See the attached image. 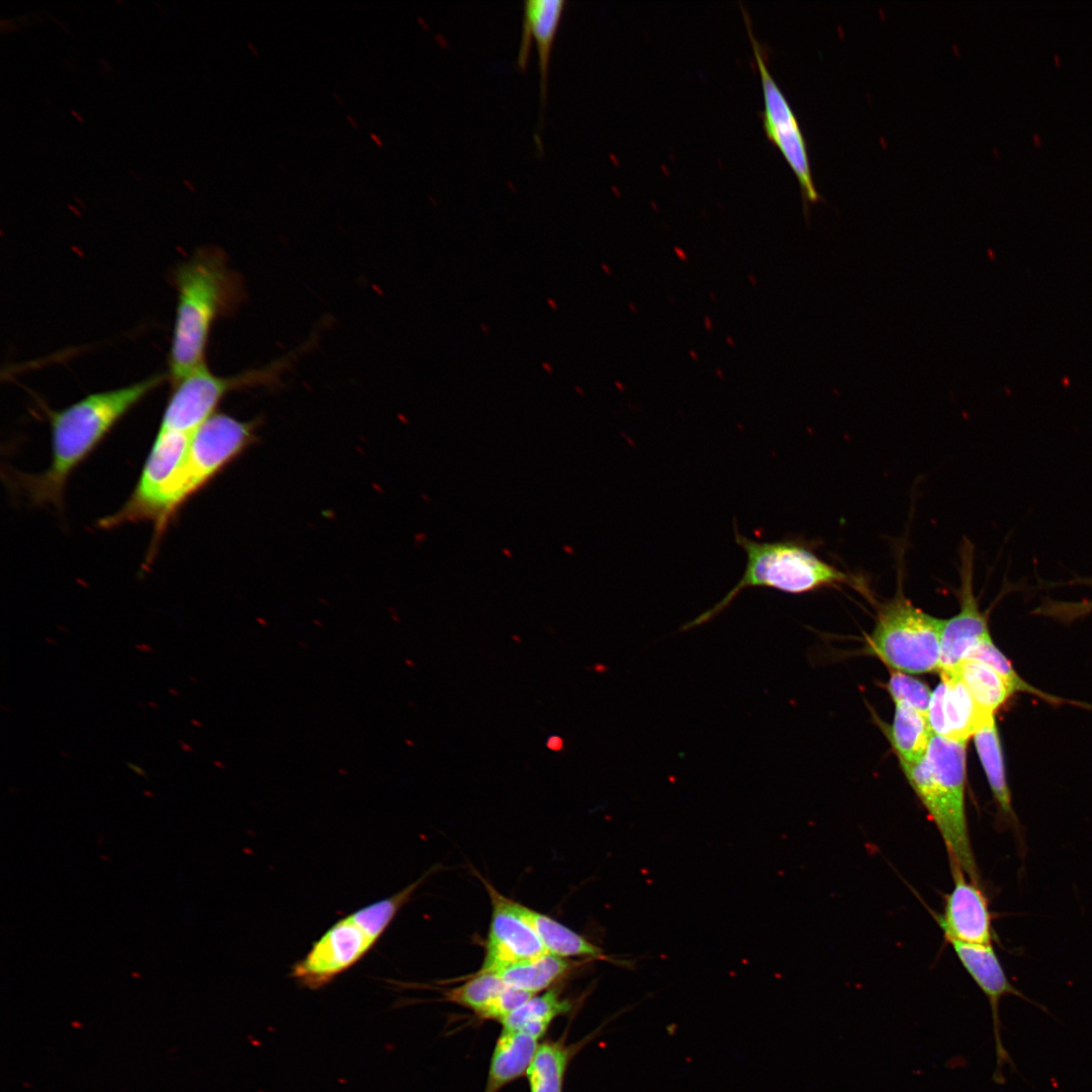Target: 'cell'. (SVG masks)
<instances>
[{"mask_svg": "<svg viewBox=\"0 0 1092 1092\" xmlns=\"http://www.w3.org/2000/svg\"><path fill=\"white\" fill-rule=\"evenodd\" d=\"M256 424L215 413L192 435L170 496L172 518L193 494L241 454L255 438Z\"/></svg>", "mask_w": 1092, "mask_h": 1092, "instance_id": "obj_8", "label": "cell"}, {"mask_svg": "<svg viewBox=\"0 0 1092 1092\" xmlns=\"http://www.w3.org/2000/svg\"><path fill=\"white\" fill-rule=\"evenodd\" d=\"M507 986L496 975L478 971L460 986L449 989L445 997L482 1019L499 1021L498 1004Z\"/></svg>", "mask_w": 1092, "mask_h": 1092, "instance_id": "obj_23", "label": "cell"}, {"mask_svg": "<svg viewBox=\"0 0 1092 1092\" xmlns=\"http://www.w3.org/2000/svg\"><path fill=\"white\" fill-rule=\"evenodd\" d=\"M953 886L935 916L944 938L972 944H992L994 932L988 899L979 884L959 867H950Z\"/></svg>", "mask_w": 1092, "mask_h": 1092, "instance_id": "obj_13", "label": "cell"}, {"mask_svg": "<svg viewBox=\"0 0 1092 1092\" xmlns=\"http://www.w3.org/2000/svg\"><path fill=\"white\" fill-rule=\"evenodd\" d=\"M541 367H542V368H543V369L545 370V372H547L548 374H552V373H553V367H552V365H551V364H550L549 362H547V361H543V362L541 363Z\"/></svg>", "mask_w": 1092, "mask_h": 1092, "instance_id": "obj_28", "label": "cell"}, {"mask_svg": "<svg viewBox=\"0 0 1092 1092\" xmlns=\"http://www.w3.org/2000/svg\"><path fill=\"white\" fill-rule=\"evenodd\" d=\"M347 119L353 127L359 128L357 121L351 115L348 114Z\"/></svg>", "mask_w": 1092, "mask_h": 1092, "instance_id": "obj_33", "label": "cell"}, {"mask_svg": "<svg viewBox=\"0 0 1092 1092\" xmlns=\"http://www.w3.org/2000/svg\"><path fill=\"white\" fill-rule=\"evenodd\" d=\"M965 659L978 660V661H981V662H984V663L990 665L997 672H999L1003 677L1006 678V680L1010 684V686L1013 688V690L1015 692L1030 693V694H1033L1035 696H1039V697H1041L1043 699L1053 700V699H1051V697L1045 696L1040 691H1038L1035 688L1029 686L1025 680H1023L1018 675L1016 670L1013 668L1011 662L993 644L991 636L984 639V640H982L975 647H973L968 652Z\"/></svg>", "mask_w": 1092, "mask_h": 1092, "instance_id": "obj_25", "label": "cell"}, {"mask_svg": "<svg viewBox=\"0 0 1092 1092\" xmlns=\"http://www.w3.org/2000/svg\"><path fill=\"white\" fill-rule=\"evenodd\" d=\"M177 306L169 352L171 383L205 364L213 323L230 313L243 296L239 275L217 248L197 250L174 270Z\"/></svg>", "mask_w": 1092, "mask_h": 1092, "instance_id": "obj_2", "label": "cell"}, {"mask_svg": "<svg viewBox=\"0 0 1092 1092\" xmlns=\"http://www.w3.org/2000/svg\"><path fill=\"white\" fill-rule=\"evenodd\" d=\"M546 301H547V304L549 305V307L552 310H557L558 309V305H557V303L555 302V300L553 298L548 297Z\"/></svg>", "mask_w": 1092, "mask_h": 1092, "instance_id": "obj_29", "label": "cell"}, {"mask_svg": "<svg viewBox=\"0 0 1092 1092\" xmlns=\"http://www.w3.org/2000/svg\"><path fill=\"white\" fill-rule=\"evenodd\" d=\"M169 379L152 375L127 386L91 393L59 411L46 408L51 428V462L40 473H16L14 484L34 505L62 508L73 471L136 404Z\"/></svg>", "mask_w": 1092, "mask_h": 1092, "instance_id": "obj_1", "label": "cell"}, {"mask_svg": "<svg viewBox=\"0 0 1092 1092\" xmlns=\"http://www.w3.org/2000/svg\"><path fill=\"white\" fill-rule=\"evenodd\" d=\"M931 735L926 716L909 706L895 704L889 739L900 765L913 764L922 759L927 752Z\"/></svg>", "mask_w": 1092, "mask_h": 1092, "instance_id": "obj_20", "label": "cell"}, {"mask_svg": "<svg viewBox=\"0 0 1092 1092\" xmlns=\"http://www.w3.org/2000/svg\"><path fill=\"white\" fill-rule=\"evenodd\" d=\"M948 943L966 972L988 1000L993 1023L996 1060L992 1080L995 1084L1002 1085L1005 1083V1065L1011 1066L1012 1069H1015V1066L1002 1040L1001 1030L1003 1027L999 1014L1001 1000L1006 996H1015L1035 1004L1042 1010L1045 1009L1013 986L992 944H972L954 940H950Z\"/></svg>", "mask_w": 1092, "mask_h": 1092, "instance_id": "obj_10", "label": "cell"}, {"mask_svg": "<svg viewBox=\"0 0 1092 1092\" xmlns=\"http://www.w3.org/2000/svg\"><path fill=\"white\" fill-rule=\"evenodd\" d=\"M516 909L533 928L548 953L559 958L610 960L603 949L557 920L516 902Z\"/></svg>", "mask_w": 1092, "mask_h": 1092, "instance_id": "obj_16", "label": "cell"}, {"mask_svg": "<svg viewBox=\"0 0 1092 1092\" xmlns=\"http://www.w3.org/2000/svg\"><path fill=\"white\" fill-rule=\"evenodd\" d=\"M736 543L746 554V565L739 581L717 604L680 631L708 623L727 609L738 595L749 587H767L787 594L802 595L842 584L862 588L858 577L844 572L819 557L810 543L801 538L757 541L742 535L734 525Z\"/></svg>", "mask_w": 1092, "mask_h": 1092, "instance_id": "obj_4", "label": "cell"}, {"mask_svg": "<svg viewBox=\"0 0 1092 1092\" xmlns=\"http://www.w3.org/2000/svg\"><path fill=\"white\" fill-rule=\"evenodd\" d=\"M127 765H128L129 767H131V769H132V770H134L135 772L140 774L141 776H144L145 778L147 777V774H145V771H144L143 769H141V767H139V766H135V765H133V764H131V763H127Z\"/></svg>", "mask_w": 1092, "mask_h": 1092, "instance_id": "obj_30", "label": "cell"}, {"mask_svg": "<svg viewBox=\"0 0 1092 1092\" xmlns=\"http://www.w3.org/2000/svg\"><path fill=\"white\" fill-rule=\"evenodd\" d=\"M1091 607H1092V602H1091V603H1088V604H1086V607H1085V608H1091Z\"/></svg>", "mask_w": 1092, "mask_h": 1092, "instance_id": "obj_34", "label": "cell"}, {"mask_svg": "<svg viewBox=\"0 0 1092 1092\" xmlns=\"http://www.w3.org/2000/svg\"><path fill=\"white\" fill-rule=\"evenodd\" d=\"M940 684L933 691L927 720L932 734L968 741L994 715L975 701L953 669L939 671Z\"/></svg>", "mask_w": 1092, "mask_h": 1092, "instance_id": "obj_14", "label": "cell"}, {"mask_svg": "<svg viewBox=\"0 0 1092 1092\" xmlns=\"http://www.w3.org/2000/svg\"><path fill=\"white\" fill-rule=\"evenodd\" d=\"M898 574L895 597L878 610L874 630L868 639L869 649L895 671H939L944 620L925 613L905 598L901 588V569Z\"/></svg>", "mask_w": 1092, "mask_h": 1092, "instance_id": "obj_6", "label": "cell"}, {"mask_svg": "<svg viewBox=\"0 0 1092 1092\" xmlns=\"http://www.w3.org/2000/svg\"><path fill=\"white\" fill-rule=\"evenodd\" d=\"M491 902V919L480 972L493 973L504 967L547 953L540 938L516 909V901L500 894L482 880Z\"/></svg>", "mask_w": 1092, "mask_h": 1092, "instance_id": "obj_11", "label": "cell"}, {"mask_svg": "<svg viewBox=\"0 0 1092 1092\" xmlns=\"http://www.w3.org/2000/svg\"><path fill=\"white\" fill-rule=\"evenodd\" d=\"M973 737L1001 819L1009 827L1018 829V820L1012 807L1011 794L1006 781L1003 752L995 718L985 724Z\"/></svg>", "mask_w": 1092, "mask_h": 1092, "instance_id": "obj_18", "label": "cell"}, {"mask_svg": "<svg viewBox=\"0 0 1092 1092\" xmlns=\"http://www.w3.org/2000/svg\"><path fill=\"white\" fill-rule=\"evenodd\" d=\"M570 1003L557 989H548L532 996L527 1002L500 1021L503 1029L527 1033L540 1039L552 1021L565 1014Z\"/></svg>", "mask_w": 1092, "mask_h": 1092, "instance_id": "obj_21", "label": "cell"}, {"mask_svg": "<svg viewBox=\"0 0 1092 1092\" xmlns=\"http://www.w3.org/2000/svg\"><path fill=\"white\" fill-rule=\"evenodd\" d=\"M564 0H528L524 17L518 65L527 66L532 37L535 39L540 72L541 99L545 101L552 48L565 9Z\"/></svg>", "mask_w": 1092, "mask_h": 1092, "instance_id": "obj_15", "label": "cell"}, {"mask_svg": "<svg viewBox=\"0 0 1092 1092\" xmlns=\"http://www.w3.org/2000/svg\"><path fill=\"white\" fill-rule=\"evenodd\" d=\"M742 10L761 78L764 104L762 125L766 136L779 148L797 177L808 217L809 204L818 202L821 196L813 181L807 144L791 104L768 70L766 54L752 33L748 15Z\"/></svg>", "mask_w": 1092, "mask_h": 1092, "instance_id": "obj_9", "label": "cell"}, {"mask_svg": "<svg viewBox=\"0 0 1092 1092\" xmlns=\"http://www.w3.org/2000/svg\"><path fill=\"white\" fill-rule=\"evenodd\" d=\"M966 745L932 734L925 756L901 767L942 838L949 867L980 885L966 814Z\"/></svg>", "mask_w": 1092, "mask_h": 1092, "instance_id": "obj_3", "label": "cell"}, {"mask_svg": "<svg viewBox=\"0 0 1092 1092\" xmlns=\"http://www.w3.org/2000/svg\"><path fill=\"white\" fill-rule=\"evenodd\" d=\"M575 966L576 964L547 952L504 967L492 974L509 986L539 994L565 978Z\"/></svg>", "mask_w": 1092, "mask_h": 1092, "instance_id": "obj_19", "label": "cell"}, {"mask_svg": "<svg viewBox=\"0 0 1092 1092\" xmlns=\"http://www.w3.org/2000/svg\"><path fill=\"white\" fill-rule=\"evenodd\" d=\"M370 138H371V140H372V141H374V142H375V144H376V145H377L378 147H382V146H383V144H382V141H381V139H380V138H379V136H378L377 134H375V133H370Z\"/></svg>", "mask_w": 1092, "mask_h": 1092, "instance_id": "obj_31", "label": "cell"}, {"mask_svg": "<svg viewBox=\"0 0 1092 1092\" xmlns=\"http://www.w3.org/2000/svg\"><path fill=\"white\" fill-rule=\"evenodd\" d=\"M961 585L958 589L961 609L944 620L940 637V670L951 669L968 652L990 637L987 617L980 611L974 595V546L965 538L960 549Z\"/></svg>", "mask_w": 1092, "mask_h": 1092, "instance_id": "obj_12", "label": "cell"}, {"mask_svg": "<svg viewBox=\"0 0 1092 1092\" xmlns=\"http://www.w3.org/2000/svg\"><path fill=\"white\" fill-rule=\"evenodd\" d=\"M480 330H481V332H482L483 334H485V335H488V334H489V332H490V328H489V326H488L487 324H485V323H481V324H480Z\"/></svg>", "mask_w": 1092, "mask_h": 1092, "instance_id": "obj_32", "label": "cell"}, {"mask_svg": "<svg viewBox=\"0 0 1092 1092\" xmlns=\"http://www.w3.org/2000/svg\"><path fill=\"white\" fill-rule=\"evenodd\" d=\"M887 688L895 704L909 706L927 717L932 693L926 684L892 670Z\"/></svg>", "mask_w": 1092, "mask_h": 1092, "instance_id": "obj_26", "label": "cell"}, {"mask_svg": "<svg viewBox=\"0 0 1092 1092\" xmlns=\"http://www.w3.org/2000/svg\"><path fill=\"white\" fill-rule=\"evenodd\" d=\"M965 684L977 704L993 714L1015 693L1010 684L990 665L964 659L951 668Z\"/></svg>", "mask_w": 1092, "mask_h": 1092, "instance_id": "obj_22", "label": "cell"}, {"mask_svg": "<svg viewBox=\"0 0 1092 1092\" xmlns=\"http://www.w3.org/2000/svg\"><path fill=\"white\" fill-rule=\"evenodd\" d=\"M562 744H563V742H562L561 738L558 737V736H551L547 741V746L551 750H559V749H561Z\"/></svg>", "mask_w": 1092, "mask_h": 1092, "instance_id": "obj_27", "label": "cell"}, {"mask_svg": "<svg viewBox=\"0 0 1092 1092\" xmlns=\"http://www.w3.org/2000/svg\"><path fill=\"white\" fill-rule=\"evenodd\" d=\"M295 355L285 356L260 368L231 376L213 374L203 364L171 383L172 390L159 430L192 435L215 414L228 393L256 386L277 384Z\"/></svg>", "mask_w": 1092, "mask_h": 1092, "instance_id": "obj_7", "label": "cell"}, {"mask_svg": "<svg viewBox=\"0 0 1092 1092\" xmlns=\"http://www.w3.org/2000/svg\"><path fill=\"white\" fill-rule=\"evenodd\" d=\"M569 1060L570 1051L565 1044H539L526 1072L530 1092H562Z\"/></svg>", "mask_w": 1092, "mask_h": 1092, "instance_id": "obj_24", "label": "cell"}, {"mask_svg": "<svg viewBox=\"0 0 1092 1092\" xmlns=\"http://www.w3.org/2000/svg\"><path fill=\"white\" fill-rule=\"evenodd\" d=\"M427 876L338 920L291 967V977L301 987L318 990L348 971L375 945Z\"/></svg>", "mask_w": 1092, "mask_h": 1092, "instance_id": "obj_5", "label": "cell"}, {"mask_svg": "<svg viewBox=\"0 0 1092 1092\" xmlns=\"http://www.w3.org/2000/svg\"><path fill=\"white\" fill-rule=\"evenodd\" d=\"M538 1041L527 1033L503 1029L492 1051L483 1092H498L526 1074Z\"/></svg>", "mask_w": 1092, "mask_h": 1092, "instance_id": "obj_17", "label": "cell"}]
</instances>
